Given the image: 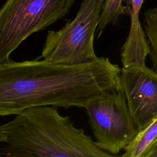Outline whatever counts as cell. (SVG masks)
Masks as SVG:
<instances>
[{
    "label": "cell",
    "mask_w": 157,
    "mask_h": 157,
    "mask_svg": "<svg viewBox=\"0 0 157 157\" xmlns=\"http://www.w3.org/2000/svg\"><path fill=\"white\" fill-rule=\"evenodd\" d=\"M104 0H82L72 21L58 31H48L39 59L58 64H80L96 55L93 42Z\"/></svg>",
    "instance_id": "4"
},
{
    "label": "cell",
    "mask_w": 157,
    "mask_h": 157,
    "mask_svg": "<svg viewBox=\"0 0 157 157\" xmlns=\"http://www.w3.org/2000/svg\"><path fill=\"white\" fill-rule=\"evenodd\" d=\"M145 157H157V144Z\"/></svg>",
    "instance_id": "11"
},
{
    "label": "cell",
    "mask_w": 157,
    "mask_h": 157,
    "mask_svg": "<svg viewBox=\"0 0 157 157\" xmlns=\"http://www.w3.org/2000/svg\"><path fill=\"white\" fill-rule=\"evenodd\" d=\"M96 144L118 155L139 132L122 88L95 96L85 107Z\"/></svg>",
    "instance_id": "5"
},
{
    "label": "cell",
    "mask_w": 157,
    "mask_h": 157,
    "mask_svg": "<svg viewBox=\"0 0 157 157\" xmlns=\"http://www.w3.org/2000/svg\"><path fill=\"white\" fill-rule=\"evenodd\" d=\"M144 25L150 47V58L157 72V6L144 12Z\"/></svg>",
    "instance_id": "10"
},
{
    "label": "cell",
    "mask_w": 157,
    "mask_h": 157,
    "mask_svg": "<svg viewBox=\"0 0 157 157\" xmlns=\"http://www.w3.org/2000/svg\"><path fill=\"white\" fill-rule=\"evenodd\" d=\"M144 0H126V14L130 16L131 25L128 37L121 47L123 67L145 66V59L150 54L148 39L139 21V13Z\"/></svg>",
    "instance_id": "7"
},
{
    "label": "cell",
    "mask_w": 157,
    "mask_h": 157,
    "mask_svg": "<svg viewBox=\"0 0 157 157\" xmlns=\"http://www.w3.org/2000/svg\"><path fill=\"white\" fill-rule=\"evenodd\" d=\"M121 72L104 57L74 65L10 60L0 64V115L39 106L85 108L101 93L121 88Z\"/></svg>",
    "instance_id": "1"
},
{
    "label": "cell",
    "mask_w": 157,
    "mask_h": 157,
    "mask_svg": "<svg viewBox=\"0 0 157 157\" xmlns=\"http://www.w3.org/2000/svg\"><path fill=\"white\" fill-rule=\"evenodd\" d=\"M126 0H104L103 8L101 13L99 25L96 32L99 39L106 26L112 23L113 25L118 23L120 16L126 14Z\"/></svg>",
    "instance_id": "9"
},
{
    "label": "cell",
    "mask_w": 157,
    "mask_h": 157,
    "mask_svg": "<svg viewBox=\"0 0 157 157\" xmlns=\"http://www.w3.org/2000/svg\"><path fill=\"white\" fill-rule=\"evenodd\" d=\"M75 0H7L0 10V64L28 37L64 17Z\"/></svg>",
    "instance_id": "3"
},
{
    "label": "cell",
    "mask_w": 157,
    "mask_h": 157,
    "mask_svg": "<svg viewBox=\"0 0 157 157\" xmlns=\"http://www.w3.org/2000/svg\"><path fill=\"white\" fill-rule=\"evenodd\" d=\"M0 157H122L101 149L57 107L28 108L0 126Z\"/></svg>",
    "instance_id": "2"
},
{
    "label": "cell",
    "mask_w": 157,
    "mask_h": 157,
    "mask_svg": "<svg viewBox=\"0 0 157 157\" xmlns=\"http://www.w3.org/2000/svg\"><path fill=\"white\" fill-rule=\"evenodd\" d=\"M157 144V118L142 131L124 150L122 157H145Z\"/></svg>",
    "instance_id": "8"
},
{
    "label": "cell",
    "mask_w": 157,
    "mask_h": 157,
    "mask_svg": "<svg viewBox=\"0 0 157 157\" xmlns=\"http://www.w3.org/2000/svg\"><path fill=\"white\" fill-rule=\"evenodd\" d=\"M120 83L131 115L142 131L157 118V72L146 66L123 67Z\"/></svg>",
    "instance_id": "6"
}]
</instances>
